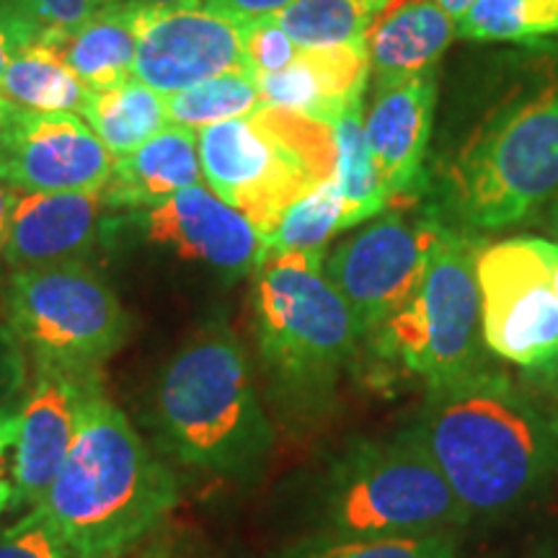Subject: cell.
<instances>
[{
  "label": "cell",
  "mask_w": 558,
  "mask_h": 558,
  "mask_svg": "<svg viewBox=\"0 0 558 558\" xmlns=\"http://www.w3.org/2000/svg\"><path fill=\"white\" fill-rule=\"evenodd\" d=\"M473 518H501L558 476V414L484 365L427 386L414 424Z\"/></svg>",
  "instance_id": "1"
},
{
  "label": "cell",
  "mask_w": 558,
  "mask_h": 558,
  "mask_svg": "<svg viewBox=\"0 0 558 558\" xmlns=\"http://www.w3.org/2000/svg\"><path fill=\"white\" fill-rule=\"evenodd\" d=\"M177 505L173 473L96 378L58 476L32 509L50 522L70 558H124Z\"/></svg>",
  "instance_id": "2"
},
{
  "label": "cell",
  "mask_w": 558,
  "mask_h": 558,
  "mask_svg": "<svg viewBox=\"0 0 558 558\" xmlns=\"http://www.w3.org/2000/svg\"><path fill=\"white\" fill-rule=\"evenodd\" d=\"M156 416L177 460L218 476H251L275 442L246 349L222 324L173 354L158 380Z\"/></svg>",
  "instance_id": "3"
},
{
  "label": "cell",
  "mask_w": 558,
  "mask_h": 558,
  "mask_svg": "<svg viewBox=\"0 0 558 558\" xmlns=\"http://www.w3.org/2000/svg\"><path fill=\"white\" fill-rule=\"evenodd\" d=\"M324 251L267 254L254 271V333L277 401L313 411L329 403L357 354L362 331L324 271Z\"/></svg>",
  "instance_id": "4"
},
{
  "label": "cell",
  "mask_w": 558,
  "mask_h": 558,
  "mask_svg": "<svg viewBox=\"0 0 558 558\" xmlns=\"http://www.w3.org/2000/svg\"><path fill=\"white\" fill-rule=\"evenodd\" d=\"M331 538H414L471 522L416 427L354 445L324 492Z\"/></svg>",
  "instance_id": "5"
},
{
  "label": "cell",
  "mask_w": 558,
  "mask_h": 558,
  "mask_svg": "<svg viewBox=\"0 0 558 558\" xmlns=\"http://www.w3.org/2000/svg\"><path fill=\"white\" fill-rule=\"evenodd\" d=\"M207 190L246 215L259 235L318 181L333 179V130L295 111L254 114L197 130Z\"/></svg>",
  "instance_id": "6"
},
{
  "label": "cell",
  "mask_w": 558,
  "mask_h": 558,
  "mask_svg": "<svg viewBox=\"0 0 558 558\" xmlns=\"http://www.w3.org/2000/svg\"><path fill=\"white\" fill-rule=\"evenodd\" d=\"M463 230H501L558 199V81L501 109L465 145L448 179Z\"/></svg>",
  "instance_id": "7"
},
{
  "label": "cell",
  "mask_w": 558,
  "mask_h": 558,
  "mask_svg": "<svg viewBox=\"0 0 558 558\" xmlns=\"http://www.w3.org/2000/svg\"><path fill=\"white\" fill-rule=\"evenodd\" d=\"M476 256L478 243L463 228L445 222L416 292L369 337L380 360L427 386L481 365L484 333Z\"/></svg>",
  "instance_id": "8"
},
{
  "label": "cell",
  "mask_w": 558,
  "mask_h": 558,
  "mask_svg": "<svg viewBox=\"0 0 558 558\" xmlns=\"http://www.w3.org/2000/svg\"><path fill=\"white\" fill-rule=\"evenodd\" d=\"M3 316L32 365L86 375L99 373L130 331L114 288L88 262L13 269Z\"/></svg>",
  "instance_id": "9"
},
{
  "label": "cell",
  "mask_w": 558,
  "mask_h": 558,
  "mask_svg": "<svg viewBox=\"0 0 558 558\" xmlns=\"http://www.w3.org/2000/svg\"><path fill=\"white\" fill-rule=\"evenodd\" d=\"M481 333L492 354L558 380V288L541 243L518 235L478 248Z\"/></svg>",
  "instance_id": "10"
},
{
  "label": "cell",
  "mask_w": 558,
  "mask_h": 558,
  "mask_svg": "<svg viewBox=\"0 0 558 558\" xmlns=\"http://www.w3.org/2000/svg\"><path fill=\"white\" fill-rule=\"evenodd\" d=\"M445 220L437 213L409 220L386 215L324 259V271L357 318L362 339H369L414 295Z\"/></svg>",
  "instance_id": "11"
},
{
  "label": "cell",
  "mask_w": 558,
  "mask_h": 558,
  "mask_svg": "<svg viewBox=\"0 0 558 558\" xmlns=\"http://www.w3.org/2000/svg\"><path fill=\"white\" fill-rule=\"evenodd\" d=\"M114 156L81 114H39L11 109L0 135V179L19 192L104 190Z\"/></svg>",
  "instance_id": "12"
},
{
  "label": "cell",
  "mask_w": 558,
  "mask_h": 558,
  "mask_svg": "<svg viewBox=\"0 0 558 558\" xmlns=\"http://www.w3.org/2000/svg\"><path fill=\"white\" fill-rule=\"evenodd\" d=\"M235 70H251L243 26L205 5L143 11L132 75L160 96Z\"/></svg>",
  "instance_id": "13"
},
{
  "label": "cell",
  "mask_w": 558,
  "mask_h": 558,
  "mask_svg": "<svg viewBox=\"0 0 558 558\" xmlns=\"http://www.w3.org/2000/svg\"><path fill=\"white\" fill-rule=\"evenodd\" d=\"M128 222L153 246L202 264L226 279L254 275L267 259L259 230L246 215L202 184L186 186L143 213H130Z\"/></svg>",
  "instance_id": "14"
},
{
  "label": "cell",
  "mask_w": 558,
  "mask_h": 558,
  "mask_svg": "<svg viewBox=\"0 0 558 558\" xmlns=\"http://www.w3.org/2000/svg\"><path fill=\"white\" fill-rule=\"evenodd\" d=\"M29 386L21 399V424L13 442L11 512L32 509L58 476L73 442L83 399L99 373L32 365Z\"/></svg>",
  "instance_id": "15"
},
{
  "label": "cell",
  "mask_w": 558,
  "mask_h": 558,
  "mask_svg": "<svg viewBox=\"0 0 558 558\" xmlns=\"http://www.w3.org/2000/svg\"><path fill=\"white\" fill-rule=\"evenodd\" d=\"M117 215L104 190L90 192H21L13 209L3 259L13 269L52 267V264L88 262L101 243L104 230Z\"/></svg>",
  "instance_id": "16"
},
{
  "label": "cell",
  "mask_w": 558,
  "mask_h": 558,
  "mask_svg": "<svg viewBox=\"0 0 558 558\" xmlns=\"http://www.w3.org/2000/svg\"><path fill=\"white\" fill-rule=\"evenodd\" d=\"M375 99L365 117V135L383 184L393 197H416L424 190L432 117L437 101L435 70L388 86H373Z\"/></svg>",
  "instance_id": "17"
},
{
  "label": "cell",
  "mask_w": 558,
  "mask_h": 558,
  "mask_svg": "<svg viewBox=\"0 0 558 558\" xmlns=\"http://www.w3.org/2000/svg\"><path fill=\"white\" fill-rule=\"evenodd\" d=\"M262 107L295 111L333 124L352 104L362 101L369 83L367 45H339L303 50L284 70L256 75Z\"/></svg>",
  "instance_id": "18"
},
{
  "label": "cell",
  "mask_w": 558,
  "mask_h": 558,
  "mask_svg": "<svg viewBox=\"0 0 558 558\" xmlns=\"http://www.w3.org/2000/svg\"><path fill=\"white\" fill-rule=\"evenodd\" d=\"M452 39V19L435 0H393L367 29L369 81L388 86L435 70Z\"/></svg>",
  "instance_id": "19"
},
{
  "label": "cell",
  "mask_w": 558,
  "mask_h": 558,
  "mask_svg": "<svg viewBox=\"0 0 558 558\" xmlns=\"http://www.w3.org/2000/svg\"><path fill=\"white\" fill-rule=\"evenodd\" d=\"M202 184L197 132L169 124L128 156L114 158L104 197L114 213H143Z\"/></svg>",
  "instance_id": "20"
},
{
  "label": "cell",
  "mask_w": 558,
  "mask_h": 558,
  "mask_svg": "<svg viewBox=\"0 0 558 558\" xmlns=\"http://www.w3.org/2000/svg\"><path fill=\"white\" fill-rule=\"evenodd\" d=\"M145 9L101 5L81 26L41 39L88 90L132 78L140 19Z\"/></svg>",
  "instance_id": "21"
},
{
  "label": "cell",
  "mask_w": 558,
  "mask_h": 558,
  "mask_svg": "<svg viewBox=\"0 0 558 558\" xmlns=\"http://www.w3.org/2000/svg\"><path fill=\"white\" fill-rule=\"evenodd\" d=\"M81 117L114 158L128 156L169 128L166 96L135 75L114 86L88 90Z\"/></svg>",
  "instance_id": "22"
},
{
  "label": "cell",
  "mask_w": 558,
  "mask_h": 558,
  "mask_svg": "<svg viewBox=\"0 0 558 558\" xmlns=\"http://www.w3.org/2000/svg\"><path fill=\"white\" fill-rule=\"evenodd\" d=\"M331 130L333 184L339 186L341 205H344L341 230H349L378 218L390 202V194L386 190V184H383L373 153H369L362 101L352 104V107L331 124Z\"/></svg>",
  "instance_id": "23"
},
{
  "label": "cell",
  "mask_w": 558,
  "mask_h": 558,
  "mask_svg": "<svg viewBox=\"0 0 558 558\" xmlns=\"http://www.w3.org/2000/svg\"><path fill=\"white\" fill-rule=\"evenodd\" d=\"M88 88L50 47L29 45L9 62L0 78V99L11 109L39 114H81Z\"/></svg>",
  "instance_id": "24"
},
{
  "label": "cell",
  "mask_w": 558,
  "mask_h": 558,
  "mask_svg": "<svg viewBox=\"0 0 558 558\" xmlns=\"http://www.w3.org/2000/svg\"><path fill=\"white\" fill-rule=\"evenodd\" d=\"M390 3L393 0H295L275 21L303 50L357 45Z\"/></svg>",
  "instance_id": "25"
},
{
  "label": "cell",
  "mask_w": 558,
  "mask_h": 558,
  "mask_svg": "<svg viewBox=\"0 0 558 558\" xmlns=\"http://www.w3.org/2000/svg\"><path fill=\"white\" fill-rule=\"evenodd\" d=\"M259 107V83L254 70H235L166 96L169 124L194 132L209 124L248 117Z\"/></svg>",
  "instance_id": "26"
},
{
  "label": "cell",
  "mask_w": 558,
  "mask_h": 558,
  "mask_svg": "<svg viewBox=\"0 0 558 558\" xmlns=\"http://www.w3.org/2000/svg\"><path fill=\"white\" fill-rule=\"evenodd\" d=\"M341 215H344V205H341L339 186L333 184V179L318 181L282 209L275 226L262 239L264 248L267 254L324 251L326 243L341 230Z\"/></svg>",
  "instance_id": "27"
},
{
  "label": "cell",
  "mask_w": 558,
  "mask_h": 558,
  "mask_svg": "<svg viewBox=\"0 0 558 558\" xmlns=\"http://www.w3.org/2000/svg\"><path fill=\"white\" fill-rule=\"evenodd\" d=\"M471 41H533L558 37V0H476L456 21Z\"/></svg>",
  "instance_id": "28"
},
{
  "label": "cell",
  "mask_w": 558,
  "mask_h": 558,
  "mask_svg": "<svg viewBox=\"0 0 558 558\" xmlns=\"http://www.w3.org/2000/svg\"><path fill=\"white\" fill-rule=\"evenodd\" d=\"M284 558H458L456 530L414 538H324L305 541Z\"/></svg>",
  "instance_id": "29"
},
{
  "label": "cell",
  "mask_w": 558,
  "mask_h": 558,
  "mask_svg": "<svg viewBox=\"0 0 558 558\" xmlns=\"http://www.w3.org/2000/svg\"><path fill=\"white\" fill-rule=\"evenodd\" d=\"M0 558H70V554L50 522L26 509L16 522L0 530Z\"/></svg>",
  "instance_id": "30"
},
{
  "label": "cell",
  "mask_w": 558,
  "mask_h": 558,
  "mask_svg": "<svg viewBox=\"0 0 558 558\" xmlns=\"http://www.w3.org/2000/svg\"><path fill=\"white\" fill-rule=\"evenodd\" d=\"M243 52L256 75H269L288 68L298 58L300 47L275 19H264L243 26Z\"/></svg>",
  "instance_id": "31"
},
{
  "label": "cell",
  "mask_w": 558,
  "mask_h": 558,
  "mask_svg": "<svg viewBox=\"0 0 558 558\" xmlns=\"http://www.w3.org/2000/svg\"><path fill=\"white\" fill-rule=\"evenodd\" d=\"M0 3L9 5L41 39L75 29L96 11V0H0Z\"/></svg>",
  "instance_id": "32"
},
{
  "label": "cell",
  "mask_w": 558,
  "mask_h": 558,
  "mask_svg": "<svg viewBox=\"0 0 558 558\" xmlns=\"http://www.w3.org/2000/svg\"><path fill=\"white\" fill-rule=\"evenodd\" d=\"M29 386V362L9 320L0 316V407L24 399Z\"/></svg>",
  "instance_id": "33"
},
{
  "label": "cell",
  "mask_w": 558,
  "mask_h": 558,
  "mask_svg": "<svg viewBox=\"0 0 558 558\" xmlns=\"http://www.w3.org/2000/svg\"><path fill=\"white\" fill-rule=\"evenodd\" d=\"M292 3H295V0H202L205 9L220 13V16L230 19L239 26L254 24V21L264 19H275L279 11H284Z\"/></svg>",
  "instance_id": "34"
},
{
  "label": "cell",
  "mask_w": 558,
  "mask_h": 558,
  "mask_svg": "<svg viewBox=\"0 0 558 558\" xmlns=\"http://www.w3.org/2000/svg\"><path fill=\"white\" fill-rule=\"evenodd\" d=\"M41 37L32 29L29 24H24L9 5L0 3V78H3L9 62L24 50V47L37 45Z\"/></svg>",
  "instance_id": "35"
},
{
  "label": "cell",
  "mask_w": 558,
  "mask_h": 558,
  "mask_svg": "<svg viewBox=\"0 0 558 558\" xmlns=\"http://www.w3.org/2000/svg\"><path fill=\"white\" fill-rule=\"evenodd\" d=\"M21 424V401L0 407V514L9 512L13 501V481L11 473H5V458L13 450Z\"/></svg>",
  "instance_id": "36"
},
{
  "label": "cell",
  "mask_w": 558,
  "mask_h": 558,
  "mask_svg": "<svg viewBox=\"0 0 558 558\" xmlns=\"http://www.w3.org/2000/svg\"><path fill=\"white\" fill-rule=\"evenodd\" d=\"M21 192L16 186H11L9 181L0 179V254H3L5 241H9V230H11V218L13 209L19 205Z\"/></svg>",
  "instance_id": "37"
},
{
  "label": "cell",
  "mask_w": 558,
  "mask_h": 558,
  "mask_svg": "<svg viewBox=\"0 0 558 558\" xmlns=\"http://www.w3.org/2000/svg\"><path fill=\"white\" fill-rule=\"evenodd\" d=\"M101 5H130V9H186V5H202V0H96V9Z\"/></svg>",
  "instance_id": "38"
},
{
  "label": "cell",
  "mask_w": 558,
  "mask_h": 558,
  "mask_svg": "<svg viewBox=\"0 0 558 558\" xmlns=\"http://www.w3.org/2000/svg\"><path fill=\"white\" fill-rule=\"evenodd\" d=\"M435 3H437L439 9H442L445 13H448V16H450L452 21H458L460 16H463L465 11L471 9L473 3H476V0H435Z\"/></svg>",
  "instance_id": "39"
},
{
  "label": "cell",
  "mask_w": 558,
  "mask_h": 558,
  "mask_svg": "<svg viewBox=\"0 0 558 558\" xmlns=\"http://www.w3.org/2000/svg\"><path fill=\"white\" fill-rule=\"evenodd\" d=\"M538 243H541V251H543V256H546L550 271H554L556 288H558V243L546 241V239H538Z\"/></svg>",
  "instance_id": "40"
},
{
  "label": "cell",
  "mask_w": 558,
  "mask_h": 558,
  "mask_svg": "<svg viewBox=\"0 0 558 558\" xmlns=\"http://www.w3.org/2000/svg\"><path fill=\"white\" fill-rule=\"evenodd\" d=\"M9 114H11V107L0 99V135H3V128H5V120H9Z\"/></svg>",
  "instance_id": "41"
},
{
  "label": "cell",
  "mask_w": 558,
  "mask_h": 558,
  "mask_svg": "<svg viewBox=\"0 0 558 558\" xmlns=\"http://www.w3.org/2000/svg\"><path fill=\"white\" fill-rule=\"evenodd\" d=\"M554 230H556V235H558V205H556V215H554Z\"/></svg>",
  "instance_id": "42"
}]
</instances>
